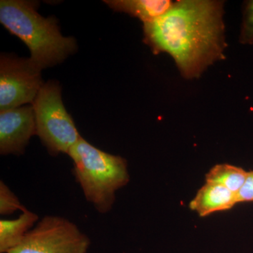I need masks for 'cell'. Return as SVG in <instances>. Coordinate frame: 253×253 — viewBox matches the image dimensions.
<instances>
[{
    "mask_svg": "<svg viewBox=\"0 0 253 253\" xmlns=\"http://www.w3.org/2000/svg\"><path fill=\"white\" fill-rule=\"evenodd\" d=\"M224 1L179 0L151 22L144 23V42L154 54H170L183 77L199 78L224 59Z\"/></svg>",
    "mask_w": 253,
    "mask_h": 253,
    "instance_id": "cell-1",
    "label": "cell"
},
{
    "mask_svg": "<svg viewBox=\"0 0 253 253\" xmlns=\"http://www.w3.org/2000/svg\"><path fill=\"white\" fill-rule=\"evenodd\" d=\"M36 5L34 1L1 0L0 21L28 46L30 61L41 71L62 62L74 52L76 43L61 34L56 20L38 14Z\"/></svg>",
    "mask_w": 253,
    "mask_h": 253,
    "instance_id": "cell-2",
    "label": "cell"
},
{
    "mask_svg": "<svg viewBox=\"0 0 253 253\" xmlns=\"http://www.w3.org/2000/svg\"><path fill=\"white\" fill-rule=\"evenodd\" d=\"M68 155L73 161V174L86 201L98 212H109L116 202V192L129 181L126 160L101 151L83 137Z\"/></svg>",
    "mask_w": 253,
    "mask_h": 253,
    "instance_id": "cell-3",
    "label": "cell"
},
{
    "mask_svg": "<svg viewBox=\"0 0 253 253\" xmlns=\"http://www.w3.org/2000/svg\"><path fill=\"white\" fill-rule=\"evenodd\" d=\"M33 106L36 134L49 154L52 156L68 154L82 136L63 106L59 84L54 82L44 83Z\"/></svg>",
    "mask_w": 253,
    "mask_h": 253,
    "instance_id": "cell-4",
    "label": "cell"
},
{
    "mask_svg": "<svg viewBox=\"0 0 253 253\" xmlns=\"http://www.w3.org/2000/svg\"><path fill=\"white\" fill-rule=\"evenodd\" d=\"M91 241L73 221L46 215L8 253H86Z\"/></svg>",
    "mask_w": 253,
    "mask_h": 253,
    "instance_id": "cell-5",
    "label": "cell"
},
{
    "mask_svg": "<svg viewBox=\"0 0 253 253\" xmlns=\"http://www.w3.org/2000/svg\"><path fill=\"white\" fill-rule=\"evenodd\" d=\"M41 70L29 59L1 56L0 60V111L33 104L42 86Z\"/></svg>",
    "mask_w": 253,
    "mask_h": 253,
    "instance_id": "cell-6",
    "label": "cell"
},
{
    "mask_svg": "<svg viewBox=\"0 0 253 253\" xmlns=\"http://www.w3.org/2000/svg\"><path fill=\"white\" fill-rule=\"evenodd\" d=\"M36 134L33 105L0 112V154H23L30 139Z\"/></svg>",
    "mask_w": 253,
    "mask_h": 253,
    "instance_id": "cell-7",
    "label": "cell"
},
{
    "mask_svg": "<svg viewBox=\"0 0 253 253\" xmlns=\"http://www.w3.org/2000/svg\"><path fill=\"white\" fill-rule=\"evenodd\" d=\"M236 204V194L230 190L219 184L206 182L190 203L189 208L204 217L230 210Z\"/></svg>",
    "mask_w": 253,
    "mask_h": 253,
    "instance_id": "cell-8",
    "label": "cell"
},
{
    "mask_svg": "<svg viewBox=\"0 0 253 253\" xmlns=\"http://www.w3.org/2000/svg\"><path fill=\"white\" fill-rule=\"evenodd\" d=\"M38 221L39 216L26 208L16 219H1L0 220V253H9L17 247Z\"/></svg>",
    "mask_w": 253,
    "mask_h": 253,
    "instance_id": "cell-9",
    "label": "cell"
},
{
    "mask_svg": "<svg viewBox=\"0 0 253 253\" xmlns=\"http://www.w3.org/2000/svg\"><path fill=\"white\" fill-rule=\"evenodd\" d=\"M105 2L116 11L139 18L144 23L162 16L173 4L169 0H113Z\"/></svg>",
    "mask_w": 253,
    "mask_h": 253,
    "instance_id": "cell-10",
    "label": "cell"
},
{
    "mask_svg": "<svg viewBox=\"0 0 253 253\" xmlns=\"http://www.w3.org/2000/svg\"><path fill=\"white\" fill-rule=\"evenodd\" d=\"M248 172L243 168L229 164L216 165L206 174V182L215 183L224 186L231 192L237 194L244 185Z\"/></svg>",
    "mask_w": 253,
    "mask_h": 253,
    "instance_id": "cell-11",
    "label": "cell"
},
{
    "mask_svg": "<svg viewBox=\"0 0 253 253\" xmlns=\"http://www.w3.org/2000/svg\"><path fill=\"white\" fill-rule=\"evenodd\" d=\"M26 207L21 204L17 196L10 189L4 181H0V214L1 215H10L16 211L21 212Z\"/></svg>",
    "mask_w": 253,
    "mask_h": 253,
    "instance_id": "cell-12",
    "label": "cell"
},
{
    "mask_svg": "<svg viewBox=\"0 0 253 253\" xmlns=\"http://www.w3.org/2000/svg\"><path fill=\"white\" fill-rule=\"evenodd\" d=\"M239 42L246 45L253 44V0L244 2Z\"/></svg>",
    "mask_w": 253,
    "mask_h": 253,
    "instance_id": "cell-13",
    "label": "cell"
},
{
    "mask_svg": "<svg viewBox=\"0 0 253 253\" xmlns=\"http://www.w3.org/2000/svg\"><path fill=\"white\" fill-rule=\"evenodd\" d=\"M253 201V171L248 172L244 185L236 194V202H252Z\"/></svg>",
    "mask_w": 253,
    "mask_h": 253,
    "instance_id": "cell-14",
    "label": "cell"
}]
</instances>
